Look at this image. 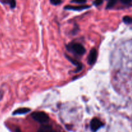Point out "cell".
<instances>
[{"mask_svg":"<svg viewBox=\"0 0 132 132\" xmlns=\"http://www.w3.org/2000/svg\"><path fill=\"white\" fill-rule=\"evenodd\" d=\"M67 49L68 51L77 55H82L86 52V49L84 47L83 45L78 43H73L69 44L67 46Z\"/></svg>","mask_w":132,"mask_h":132,"instance_id":"cell-1","label":"cell"},{"mask_svg":"<svg viewBox=\"0 0 132 132\" xmlns=\"http://www.w3.org/2000/svg\"><path fill=\"white\" fill-rule=\"evenodd\" d=\"M32 119L41 124H46L49 121V117L45 112H36L31 115Z\"/></svg>","mask_w":132,"mask_h":132,"instance_id":"cell-2","label":"cell"},{"mask_svg":"<svg viewBox=\"0 0 132 132\" xmlns=\"http://www.w3.org/2000/svg\"><path fill=\"white\" fill-rule=\"evenodd\" d=\"M103 126V122L97 118H94L90 122V128L93 131H97Z\"/></svg>","mask_w":132,"mask_h":132,"instance_id":"cell-3","label":"cell"},{"mask_svg":"<svg viewBox=\"0 0 132 132\" xmlns=\"http://www.w3.org/2000/svg\"><path fill=\"white\" fill-rule=\"evenodd\" d=\"M97 58V52L96 49L92 48L90 50L89 55L88 56V63L90 65H93L96 62Z\"/></svg>","mask_w":132,"mask_h":132,"instance_id":"cell-4","label":"cell"},{"mask_svg":"<svg viewBox=\"0 0 132 132\" xmlns=\"http://www.w3.org/2000/svg\"><path fill=\"white\" fill-rule=\"evenodd\" d=\"M90 8L89 5H80V6H72V5H67L64 7L65 10H74V11H81Z\"/></svg>","mask_w":132,"mask_h":132,"instance_id":"cell-5","label":"cell"},{"mask_svg":"<svg viewBox=\"0 0 132 132\" xmlns=\"http://www.w3.org/2000/svg\"><path fill=\"white\" fill-rule=\"evenodd\" d=\"M67 55V58L68 59V60L70 61L71 62V63H72V64H73L74 65H76V67H77V69L75 70V72H80V71H81V70L82 69V64H81V63H79V61H77L76 59H73V58L71 57L68 56V55Z\"/></svg>","mask_w":132,"mask_h":132,"instance_id":"cell-6","label":"cell"},{"mask_svg":"<svg viewBox=\"0 0 132 132\" xmlns=\"http://www.w3.org/2000/svg\"><path fill=\"white\" fill-rule=\"evenodd\" d=\"M31 110L28 108H20L17 109L16 110L14 111L13 112V115H23V114H26V113H28V112H30Z\"/></svg>","mask_w":132,"mask_h":132,"instance_id":"cell-7","label":"cell"},{"mask_svg":"<svg viewBox=\"0 0 132 132\" xmlns=\"http://www.w3.org/2000/svg\"><path fill=\"white\" fill-rule=\"evenodd\" d=\"M37 132H57L49 125H43L38 130Z\"/></svg>","mask_w":132,"mask_h":132,"instance_id":"cell-8","label":"cell"},{"mask_svg":"<svg viewBox=\"0 0 132 132\" xmlns=\"http://www.w3.org/2000/svg\"><path fill=\"white\" fill-rule=\"evenodd\" d=\"M0 2L5 5H9L11 9H14L16 6L15 0H0Z\"/></svg>","mask_w":132,"mask_h":132,"instance_id":"cell-9","label":"cell"},{"mask_svg":"<svg viewBox=\"0 0 132 132\" xmlns=\"http://www.w3.org/2000/svg\"><path fill=\"white\" fill-rule=\"evenodd\" d=\"M106 1H108V3L106 5L107 9H110L113 8L117 2V0H106Z\"/></svg>","mask_w":132,"mask_h":132,"instance_id":"cell-10","label":"cell"},{"mask_svg":"<svg viewBox=\"0 0 132 132\" xmlns=\"http://www.w3.org/2000/svg\"><path fill=\"white\" fill-rule=\"evenodd\" d=\"M123 21L125 22L126 24H131L132 23V17L128 16V15H126L122 19Z\"/></svg>","mask_w":132,"mask_h":132,"instance_id":"cell-11","label":"cell"},{"mask_svg":"<svg viewBox=\"0 0 132 132\" xmlns=\"http://www.w3.org/2000/svg\"><path fill=\"white\" fill-rule=\"evenodd\" d=\"M87 0H72L71 3H77V4H84L86 3Z\"/></svg>","mask_w":132,"mask_h":132,"instance_id":"cell-12","label":"cell"},{"mask_svg":"<svg viewBox=\"0 0 132 132\" xmlns=\"http://www.w3.org/2000/svg\"><path fill=\"white\" fill-rule=\"evenodd\" d=\"M103 3V0H94V1L93 2V4H94L95 6H100L101 5H102Z\"/></svg>","mask_w":132,"mask_h":132,"instance_id":"cell-13","label":"cell"},{"mask_svg":"<svg viewBox=\"0 0 132 132\" xmlns=\"http://www.w3.org/2000/svg\"><path fill=\"white\" fill-rule=\"evenodd\" d=\"M50 2L53 5H58L61 3V0H50Z\"/></svg>","mask_w":132,"mask_h":132,"instance_id":"cell-14","label":"cell"},{"mask_svg":"<svg viewBox=\"0 0 132 132\" xmlns=\"http://www.w3.org/2000/svg\"><path fill=\"white\" fill-rule=\"evenodd\" d=\"M121 1V3L124 4L126 5H131L132 3V0H119Z\"/></svg>","mask_w":132,"mask_h":132,"instance_id":"cell-15","label":"cell"},{"mask_svg":"<svg viewBox=\"0 0 132 132\" xmlns=\"http://www.w3.org/2000/svg\"><path fill=\"white\" fill-rule=\"evenodd\" d=\"M15 132H22L21 131V130L19 128H17L16 130H15Z\"/></svg>","mask_w":132,"mask_h":132,"instance_id":"cell-16","label":"cell"}]
</instances>
